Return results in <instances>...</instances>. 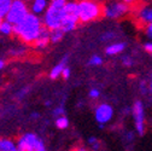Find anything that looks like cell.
Segmentation results:
<instances>
[{"mask_svg": "<svg viewBox=\"0 0 152 151\" xmlns=\"http://www.w3.org/2000/svg\"><path fill=\"white\" fill-rule=\"evenodd\" d=\"M130 11V5L121 0H106L103 5V16L110 20H120Z\"/></svg>", "mask_w": 152, "mask_h": 151, "instance_id": "4", "label": "cell"}, {"mask_svg": "<svg viewBox=\"0 0 152 151\" xmlns=\"http://www.w3.org/2000/svg\"><path fill=\"white\" fill-rule=\"evenodd\" d=\"M29 11L34 15L42 16L45 11L48 9L51 0H30L29 1Z\"/></svg>", "mask_w": 152, "mask_h": 151, "instance_id": "11", "label": "cell"}, {"mask_svg": "<svg viewBox=\"0 0 152 151\" xmlns=\"http://www.w3.org/2000/svg\"><path fill=\"white\" fill-rule=\"evenodd\" d=\"M13 32H15V26L11 22H9L7 20L0 21V34L10 36V35L13 34Z\"/></svg>", "mask_w": 152, "mask_h": 151, "instance_id": "15", "label": "cell"}, {"mask_svg": "<svg viewBox=\"0 0 152 151\" xmlns=\"http://www.w3.org/2000/svg\"><path fill=\"white\" fill-rule=\"evenodd\" d=\"M52 114H53V116H57V117H58V116H63L65 114V110H64L63 106H57L56 109H53Z\"/></svg>", "mask_w": 152, "mask_h": 151, "instance_id": "23", "label": "cell"}, {"mask_svg": "<svg viewBox=\"0 0 152 151\" xmlns=\"http://www.w3.org/2000/svg\"><path fill=\"white\" fill-rule=\"evenodd\" d=\"M88 64L91 67H99V65L103 64V58L98 54H93L92 57L89 58V61H88Z\"/></svg>", "mask_w": 152, "mask_h": 151, "instance_id": "21", "label": "cell"}, {"mask_svg": "<svg viewBox=\"0 0 152 151\" xmlns=\"http://www.w3.org/2000/svg\"><path fill=\"white\" fill-rule=\"evenodd\" d=\"M17 144L7 138H0V151H16Z\"/></svg>", "mask_w": 152, "mask_h": 151, "instance_id": "16", "label": "cell"}, {"mask_svg": "<svg viewBox=\"0 0 152 151\" xmlns=\"http://www.w3.org/2000/svg\"><path fill=\"white\" fill-rule=\"evenodd\" d=\"M42 28V18H40V16L29 12L27 17H24L20 23L15 26L13 35H16L21 41L26 44H33L36 40V37L39 36Z\"/></svg>", "mask_w": 152, "mask_h": 151, "instance_id": "1", "label": "cell"}, {"mask_svg": "<svg viewBox=\"0 0 152 151\" xmlns=\"http://www.w3.org/2000/svg\"><path fill=\"white\" fill-rule=\"evenodd\" d=\"M144 48H145L146 52H148V53L152 54V40H150L148 43H146V44L144 45Z\"/></svg>", "mask_w": 152, "mask_h": 151, "instance_id": "28", "label": "cell"}, {"mask_svg": "<svg viewBox=\"0 0 152 151\" xmlns=\"http://www.w3.org/2000/svg\"><path fill=\"white\" fill-rule=\"evenodd\" d=\"M12 0H0V21L5 20V17L10 10Z\"/></svg>", "mask_w": 152, "mask_h": 151, "instance_id": "18", "label": "cell"}, {"mask_svg": "<svg viewBox=\"0 0 152 151\" xmlns=\"http://www.w3.org/2000/svg\"><path fill=\"white\" fill-rule=\"evenodd\" d=\"M124 48H126L124 43H112L105 48V53L107 56H117V54L122 53Z\"/></svg>", "mask_w": 152, "mask_h": 151, "instance_id": "14", "label": "cell"}, {"mask_svg": "<svg viewBox=\"0 0 152 151\" xmlns=\"http://www.w3.org/2000/svg\"><path fill=\"white\" fill-rule=\"evenodd\" d=\"M64 17H63V22H62V29L65 33L72 32L77 23L80 22L79 20V7L76 1H66L64 4Z\"/></svg>", "mask_w": 152, "mask_h": 151, "instance_id": "5", "label": "cell"}, {"mask_svg": "<svg viewBox=\"0 0 152 151\" xmlns=\"http://www.w3.org/2000/svg\"><path fill=\"white\" fill-rule=\"evenodd\" d=\"M113 36H115V34H113V33H105L103 35V39L102 40H110V39H112Z\"/></svg>", "mask_w": 152, "mask_h": 151, "instance_id": "29", "label": "cell"}, {"mask_svg": "<svg viewBox=\"0 0 152 151\" xmlns=\"http://www.w3.org/2000/svg\"><path fill=\"white\" fill-rule=\"evenodd\" d=\"M66 62H68V57H64V59H62L59 63H57V64L52 68V70H51V73H50V78L53 79V80L61 78L64 68L66 67Z\"/></svg>", "mask_w": 152, "mask_h": 151, "instance_id": "13", "label": "cell"}, {"mask_svg": "<svg viewBox=\"0 0 152 151\" xmlns=\"http://www.w3.org/2000/svg\"><path fill=\"white\" fill-rule=\"evenodd\" d=\"M64 34H65V32H64L62 28H57V29H52V30H50L51 43H52V44H57V43L62 41Z\"/></svg>", "mask_w": 152, "mask_h": 151, "instance_id": "17", "label": "cell"}, {"mask_svg": "<svg viewBox=\"0 0 152 151\" xmlns=\"http://www.w3.org/2000/svg\"><path fill=\"white\" fill-rule=\"evenodd\" d=\"M113 117V108L110 104L103 103L94 109V119L99 125L109 123Z\"/></svg>", "mask_w": 152, "mask_h": 151, "instance_id": "9", "label": "cell"}, {"mask_svg": "<svg viewBox=\"0 0 152 151\" xmlns=\"http://www.w3.org/2000/svg\"><path fill=\"white\" fill-rule=\"evenodd\" d=\"M18 151H45V143L34 133H26L17 140Z\"/></svg>", "mask_w": 152, "mask_h": 151, "instance_id": "6", "label": "cell"}, {"mask_svg": "<svg viewBox=\"0 0 152 151\" xmlns=\"http://www.w3.org/2000/svg\"><path fill=\"white\" fill-rule=\"evenodd\" d=\"M127 139H128V140H133V136H132V133H128V134H127Z\"/></svg>", "mask_w": 152, "mask_h": 151, "instance_id": "32", "label": "cell"}, {"mask_svg": "<svg viewBox=\"0 0 152 151\" xmlns=\"http://www.w3.org/2000/svg\"><path fill=\"white\" fill-rule=\"evenodd\" d=\"M26 1H28V3H29V1H30V0H26Z\"/></svg>", "mask_w": 152, "mask_h": 151, "instance_id": "35", "label": "cell"}, {"mask_svg": "<svg viewBox=\"0 0 152 151\" xmlns=\"http://www.w3.org/2000/svg\"><path fill=\"white\" fill-rule=\"evenodd\" d=\"M132 115H133V120H134V127L137 133L139 136H142L145 133V109L142 102L137 100L133 104Z\"/></svg>", "mask_w": 152, "mask_h": 151, "instance_id": "8", "label": "cell"}, {"mask_svg": "<svg viewBox=\"0 0 152 151\" xmlns=\"http://www.w3.org/2000/svg\"><path fill=\"white\" fill-rule=\"evenodd\" d=\"M50 44H51L50 29H47L46 27H44L42 30L40 32L39 36L36 37V40L33 43V45H34V47L37 48V50H44V48H46Z\"/></svg>", "mask_w": 152, "mask_h": 151, "instance_id": "12", "label": "cell"}, {"mask_svg": "<svg viewBox=\"0 0 152 151\" xmlns=\"http://www.w3.org/2000/svg\"><path fill=\"white\" fill-rule=\"evenodd\" d=\"M88 96H89L91 99H98L100 97V91L98 88H92L88 93Z\"/></svg>", "mask_w": 152, "mask_h": 151, "instance_id": "22", "label": "cell"}, {"mask_svg": "<svg viewBox=\"0 0 152 151\" xmlns=\"http://www.w3.org/2000/svg\"><path fill=\"white\" fill-rule=\"evenodd\" d=\"M135 18L144 27L148 23H152V6H150V5L140 6L135 13Z\"/></svg>", "mask_w": 152, "mask_h": 151, "instance_id": "10", "label": "cell"}, {"mask_svg": "<svg viewBox=\"0 0 152 151\" xmlns=\"http://www.w3.org/2000/svg\"><path fill=\"white\" fill-rule=\"evenodd\" d=\"M70 75H71L70 68H69V67H65L64 70H63V73H62V78L65 79V80H68V79H70Z\"/></svg>", "mask_w": 152, "mask_h": 151, "instance_id": "27", "label": "cell"}, {"mask_svg": "<svg viewBox=\"0 0 152 151\" xmlns=\"http://www.w3.org/2000/svg\"><path fill=\"white\" fill-rule=\"evenodd\" d=\"M29 12L30 11H29L28 1H26V0H12L10 10L5 17V20L11 22L13 26H16L20 23L24 17H27V15Z\"/></svg>", "mask_w": 152, "mask_h": 151, "instance_id": "7", "label": "cell"}, {"mask_svg": "<svg viewBox=\"0 0 152 151\" xmlns=\"http://www.w3.org/2000/svg\"><path fill=\"white\" fill-rule=\"evenodd\" d=\"M88 144H89L93 149H99V141H98V139H97V138L91 137V138L88 139Z\"/></svg>", "mask_w": 152, "mask_h": 151, "instance_id": "26", "label": "cell"}, {"mask_svg": "<svg viewBox=\"0 0 152 151\" xmlns=\"http://www.w3.org/2000/svg\"><path fill=\"white\" fill-rule=\"evenodd\" d=\"M79 20L82 23L97 21L103 16V5L98 0H79Z\"/></svg>", "mask_w": 152, "mask_h": 151, "instance_id": "3", "label": "cell"}, {"mask_svg": "<svg viewBox=\"0 0 152 151\" xmlns=\"http://www.w3.org/2000/svg\"><path fill=\"white\" fill-rule=\"evenodd\" d=\"M4 68H5V61L0 59V70H3Z\"/></svg>", "mask_w": 152, "mask_h": 151, "instance_id": "31", "label": "cell"}, {"mask_svg": "<svg viewBox=\"0 0 152 151\" xmlns=\"http://www.w3.org/2000/svg\"><path fill=\"white\" fill-rule=\"evenodd\" d=\"M144 32H145V35L148 37V39H150V40H152V23L146 24V26H145Z\"/></svg>", "mask_w": 152, "mask_h": 151, "instance_id": "25", "label": "cell"}, {"mask_svg": "<svg viewBox=\"0 0 152 151\" xmlns=\"http://www.w3.org/2000/svg\"><path fill=\"white\" fill-rule=\"evenodd\" d=\"M122 63L124 67H132L133 64H134V61H133V58L130 57V56H124V57L122 58Z\"/></svg>", "mask_w": 152, "mask_h": 151, "instance_id": "24", "label": "cell"}, {"mask_svg": "<svg viewBox=\"0 0 152 151\" xmlns=\"http://www.w3.org/2000/svg\"><path fill=\"white\" fill-rule=\"evenodd\" d=\"M121 1H123V3H126L128 5H134L138 1V0H121Z\"/></svg>", "mask_w": 152, "mask_h": 151, "instance_id": "30", "label": "cell"}, {"mask_svg": "<svg viewBox=\"0 0 152 151\" xmlns=\"http://www.w3.org/2000/svg\"><path fill=\"white\" fill-rule=\"evenodd\" d=\"M66 3V1H65ZM64 1L58 0H51L48 9L42 15V23L47 29H57L62 27L63 17H64Z\"/></svg>", "mask_w": 152, "mask_h": 151, "instance_id": "2", "label": "cell"}, {"mask_svg": "<svg viewBox=\"0 0 152 151\" xmlns=\"http://www.w3.org/2000/svg\"><path fill=\"white\" fill-rule=\"evenodd\" d=\"M58 1H64V3H65V1H66V0H58Z\"/></svg>", "mask_w": 152, "mask_h": 151, "instance_id": "34", "label": "cell"}, {"mask_svg": "<svg viewBox=\"0 0 152 151\" xmlns=\"http://www.w3.org/2000/svg\"><path fill=\"white\" fill-rule=\"evenodd\" d=\"M69 126V120L63 115V116H58L56 119V127L59 129H65Z\"/></svg>", "mask_w": 152, "mask_h": 151, "instance_id": "20", "label": "cell"}, {"mask_svg": "<svg viewBox=\"0 0 152 151\" xmlns=\"http://www.w3.org/2000/svg\"><path fill=\"white\" fill-rule=\"evenodd\" d=\"M140 91L144 94H152V75L146 80L140 84Z\"/></svg>", "mask_w": 152, "mask_h": 151, "instance_id": "19", "label": "cell"}, {"mask_svg": "<svg viewBox=\"0 0 152 151\" xmlns=\"http://www.w3.org/2000/svg\"><path fill=\"white\" fill-rule=\"evenodd\" d=\"M31 117L33 119H35V117L37 119V117H39V114H35V112H34V114H31Z\"/></svg>", "mask_w": 152, "mask_h": 151, "instance_id": "33", "label": "cell"}]
</instances>
